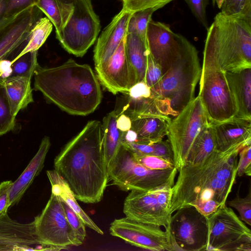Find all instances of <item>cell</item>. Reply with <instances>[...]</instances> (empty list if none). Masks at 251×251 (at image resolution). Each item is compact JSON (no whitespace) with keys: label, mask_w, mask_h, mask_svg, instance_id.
<instances>
[{"label":"cell","mask_w":251,"mask_h":251,"mask_svg":"<svg viewBox=\"0 0 251 251\" xmlns=\"http://www.w3.org/2000/svg\"><path fill=\"white\" fill-rule=\"evenodd\" d=\"M102 138L101 123L90 121L54 159V170L86 203L100 201L109 180Z\"/></svg>","instance_id":"obj_1"},{"label":"cell","mask_w":251,"mask_h":251,"mask_svg":"<svg viewBox=\"0 0 251 251\" xmlns=\"http://www.w3.org/2000/svg\"><path fill=\"white\" fill-rule=\"evenodd\" d=\"M245 146L225 151L215 150L201 163L185 164L178 169L172 187L171 213L195 201H226L235 182L237 156Z\"/></svg>","instance_id":"obj_2"},{"label":"cell","mask_w":251,"mask_h":251,"mask_svg":"<svg viewBox=\"0 0 251 251\" xmlns=\"http://www.w3.org/2000/svg\"><path fill=\"white\" fill-rule=\"evenodd\" d=\"M34 75V89L69 114L87 115L101 102L100 83L89 65L70 59L57 67L39 65Z\"/></svg>","instance_id":"obj_3"},{"label":"cell","mask_w":251,"mask_h":251,"mask_svg":"<svg viewBox=\"0 0 251 251\" xmlns=\"http://www.w3.org/2000/svg\"><path fill=\"white\" fill-rule=\"evenodd\" d=\"M206 30L202 69L227 72L251 68V17L220 12Z\"/></svg>","instance_id":"obj_4"},{"label":"cell","mask_w":251,"mask_h":251,"mask_svg":"<svg viewBox=\"0 0 251 251\" xmlns=\"http://www.w3.org/2000/svg\"><path fill=\"white\" fill-rule=\"evenodd\" d=\"M201 72L198 50L188 40L170 69L150 88L162 114L176 117L195 98Z\"/></svg>","instance_id":"obj_5"},{"label":"cell","mask_w":251,"mask_h":251,"mask_svg":"<svg viewBox=\"0 0 251 251\" xmlns=\"http://www.w3.org/2000/svg\"><path fill=\"white\" fill-rule=\"evenodd\" d=\"M109 180L123 191H147L173 186L177 173L176 167L151 170L139 164L129 149L122 144L107 167Z\"/></svg>","instance_id":"obj_6"},{"label":"cell","mask_w":251,"mask_h":251,"mask_svg":"<svg viewBox=\"0 0 251 251\" xmlns=\"http://www.w3.org/2000/svg\"><path fill=\"white\" fill-rule=\"evenodd\" d=\"M206 251L251 250V230L226 204L207 217Z\"/></svg>","instance_id":"obj_7"},{"label":"cell","mask_w":251,"mask_h":251,"mask_svg":"<svg viewBox=\"0 0 251 251\" xmlns=\"http://www.w3.org/2000/svg\"><path fill=\"white\" fill-rule=\"evenodd\" d=\"M74 11L60 34L56 38L69 53L82 57L95 42L100 22L92 0H73Z\"/></svg>","instance_id":"obj_8"},{"label":"cell","mask_w":251,"mask_h":251,"mask_svg":"<svg viewBox=\"0 0 251 251\" xmlns=\"http://www.w3.org/2000/svg\"><path fill=\"white\" fill-rule=\"evenodd\" d=\"M208 125V120L198 96L171 120L167 136L172 148L177 170L185 164L195 139Z\"/></svg>","instance_id":"obj_9"},{"label":"cell","mask_w":251,"mask_h":251,"mask_svg":"<svg viewBox=\"0 0 251 251\" xmlns=\"http://www.w3.org/2000/svg\"><path fill=\"white\" fill-rule=\"evenodd\" d=\"M172 187L167 186L147 191H131L124 202L126 217L166 228L172 215L170 211Z\"/></svg>","instance_id":"obj_10"},{"label":"cell","mask_w":251,"mask_h":251,"mask_svg":"<svg viewBox=\"0 0 251 251\" xmlns=\"http://www.w3.org/2000/svg\"><path fill=\"white\" fill-rule=\"evenodd\" d=\"M33 222L38 237L55 251L68 249L70 246H78L83 243L70 225L61 198L57 194L51 192L45 207Z\"/></svg>","instance_id":"obj_11"},{"label":"cell","mask_w":251,"mask_h":251,"mask_svg":"<svg viewBox=\"0 0 251 251\" xmlns=\"http://www.w3.org/2000/svg\"><path fill=\"white\" fill-rule=\"evenodd\" d=\"M198 96L208 122H222L236 115L237 108L226 76V72L202 69Z\"/></svg>","instance_id":"obj_12"},{"label":"cell","mask_w":251,"mask_h":251,"mask_svg":"<svg viewBox=\"0 0 251 251\" xmlns=\"http://www.w3.org/2000/svg\"><path fill=\"white\" fill-rule=\"evenodd\" d=\"M171 216L169 228L174 251H206L207 217L194 206L187 205Z\"/></svg>","instance_id":"obj_13"},{"label":"cell","mask_w":251,"mask_h":251,"mask_svg":"<svg viewBox=\"0 0 251 251\" xmlns=\"http://www.w3.org/2000/svg\"><path fill=\"white\" fill-rule=\"evenodd\" d=\"M169 226L164 231L160 226L138 222L125 217L114 220L110 224L109 231L112 236L143 249L174 251Z\"/></svg>","instance_id":"obj_14"},{"label":"cell","mask_w":251,"mask_h":251,"mask_svg":"<svg viewBox=\"0 0 251 251\" xmlns=\"http://www.w3.org/2000/svg\"><path fill=\"white\" fill-rule=\"evenodd\" d=\"M187 41L172 30L168 24L152 19L148 24L146 42L149 52L161 67L163 75L179 56Z\"/></svg>","instance_id":"obj_15"},{"label":"cell","mask_w":251,"mask_h":251,"mask_svg":"<svg viewBox=\"0 0 251 251\" xmlns=\"http://www.w3.org/2000/svg\"><path fill=\"white\" fill-rule=\"evenodd\" d=\"M42 12L31 7L0 24V61L5 59L24 43H27L31 30L42 17Z\"/></svg>","instance_id":"obj_16"},{"label":"cell","mask_w":251,"mask_h":251,"mask_svg":"<svg viewBox=\"0 0 251 251\" xmlns=\"http://www.w3.org/2000/svg\"><path fill=\"white\" fill-rule=\"evenodd\" d=\"M53 250L38 237L33 221L21 223L8 214L0 218V251Z\"/></svg>","instance_id":"obj_17"},{"label":"cell","mask_w":251,"mask_h":251,"mask_svg":"<svg viewBox=\"0 0 251 251\" xmlns=\"http://www.w3.org/2000/svg\"><path fill=\"white\" fill-rule=\"evenodd\" d=\"M125 38L106 62L95 66L100 82L115 95L118 93L126 94L131 87L130 70L125 51Z\"/></svg>","instance_id":"obj_18"},{"label":"cell","mask_w":251,"mask_h":251,"mask_svg":"<svg viewBox=\"0 0 251 251\" xmlns=\"http://www.w3.org/2000/svg\"><path fill=\"white\" fill-rule=\"evenodd\" d=\"M208 124L218 151H225L238 146L251 144V120L233 117Z\"/></svg>","instance_id":"obj_19"},{"label":"cell","mask_w":251,"mask_h":251,"mask_svg":"<svg viewBox=\"0 0 251 251\" xmlns=\"http://www.w3.org/2000/svg\"><path fill=\"white\" fill-rule=\"evenodd\" d=\"M132 13L122 7L102 30L94 50L95 66L106 62L116 51L127 34V25Z\"/></svg>","instance_id":"obj_20"},{"label":"cell","mask_w":251,"mask_h":251,"mask_svg":"<svg viewBox=\"0 0 251 251\" xmlns=\"http://www.w3.org/2000/svg\"><path fill=\"white\" fill-rule=\"evenodd\" d=\"M50 146V138L45 136L42 140L37 153L21 175L12 182L9 191L10 206L20 201L35 178L42 171Z\"/></svg>","instance_id":"obj_21"},{"label":"cell","mask_w":251,"mask_h":251,"mask_svg":"<svg viewBox=\"0 0 251 251\" xmlns=\"http://www.w3.org/2000/svg\"><path fill=\"white\" fill-rule=\"evenodd\" d=\"M131 119V128L136 134L135 142L151 145L167 135L171 118L162 114L136 117Z\"/></svg>","instance_id":"obj_22"},{"label":"cell","mask_w":251,"mask_h":251,"mask_svg":"<svg viewBox=\"0 0 251 251\" xmlns=\"http://www.w3.org/2000/svg\"><path fill=\"white\" fill-rule=\"evenodd\" d=\"M237 112L234 117L251 120V68L226 72Z\"/></svg>","instance_id":"obj_23"},{"label":"cell","mask_w":251,"mask_h":251,"mask_svg":"<svg viewBox=\"0 0 251 251\" xmlns=\"http://www.w3.org/2000/svg\"><path fill=\"white\" fill-rule=\"evenodd\" d=\"M125 51L129 67L132 87L144 81L149 54L147 42L136 33H127Z\"/></svg>","instance_id":"obj_24"},{"label":"cell","mask_w":251,"mask_h":251,"mask_svg":"<svg viewBox=\"0 0 251 251\" xmlns=\"http://www.w3.org/2000/svg\"><path fill=\"white\" fill-rule=\"evenodd\" d=\"M31 78L25 76L7 77L2 79L13 115L33 102Z\"/></svg>","instance_id":"obj_25"},{"label":"cell","mask_w":251,"mask_h":251,"mask_svg":"<svg viewBox=\"0 0 251 251\" xmlns=\"http://www.w3.org/2000/svg\"><path fill=\"white\" fill-rule=\"evenodd\" d=\"M47 174L51 184V192L59 195L79 216L85 226L103 235V231L79 205L69 185L59 174L53 170L47 171Z\"/></svg>","instance_id":"obj_26"},{"label":"cell","mask_w":251,"mask_h":251,"mask_svg":"<svg viewBox=\"0 0 251 251\" xmlns=\"http://www.w3.org/2000/svg\"><path fill=\"white\" fill-rule=\"evenodd\" d=\"M117 116L115 111L110 112L104 117L102 124V148L107 167L123 141L124 132L117 126Z\"/></svg>","instance_id":"obj_27"},{"label":"cell","mask_w":251,"mask_h":251,"mask_svg":"<svg viewBox=\"0 0 251 251\" xmlns=\"http://www.w3.org/2000/svg\"><path fill=\"white\" fill-rule=\"evenodd\" d=\"M215 150L213 133L208 124L195 139L187 154L185 164L200 163Z\"/></svg>","instance_id":"obj_28"},{"label":"cell","mask_w":251,"mask_h":251,"mask_svg":"<svg viewBox=\"0 0 251 251\" xmlns=\"http://www.w3.org/2000/svg\"><path fill=\"white\" fill-rule=\"evenodd\" d=\"M126 95H127L126 101L120 113L127 115L130 119L143 115L161 114L152 95L131 97Z\"/></svg>","instance_id":"obj_29"},{"label":"cell","mask_w":251,"mask_h":251,"mask_svg":"<svg viewBox=\"0 0 251 251\" xmlns=\"http://www.w3.org/2000/svg\"><path fill=\"white\" fill-rule=\"evenodd\" d=\"M53 24L47 17H41L33 26L28 42L17 56L28 52L38 50L44 44L52 30Z\"/></svg>","instance_id":"obj_30"},{"label":"cell","mask_w":251,"mask_h":251,"mask_svg":"<svg viewBox=\"0 0 251 251\" xmlns=\"http://www.w3.org/2000/svg\"><path fill=\"white\" fill-rule=\"evenodd\" d=\"M37 54L38 50H36L28 51L15 57L9 64L7 77L25 76L32 78L39 66Z\"/></svg>","instance_id":"obj_31"},{"label":"cell","mask_w":251,"mask_h":251,"mask_svg":"<svg viewBox=\"0 0 251 251\" xmlns=\"http://www.w3.org/2000/svg\"><path fill=\"white\" fill-rule=\"evenodd\" d=\"M155 11L150 8L133 12L128 21L127 33H136L146 41L148 25Z\"/></svg>","instance_id":"obj_32"},{"label":"cell","mask_w":251,"mask_h":251,"mask_svg":"<svg viewBox=\"0 0 251 251\" xmlns=\"http://www.w3.org/2000/svg\"><path fill=\"white\" fill-rule=\"evenodd\" d=\"M16 116L13 115L5 86L0 79V136L12 130Z\"/></svg>","instance_id":"obj_33"},{"label":"cell","mask_w":251,"mask_h":251,"mask_svg":"<svg viewBox=\"0 0 251 251\" xmlns=\"http://www.w3.org/2000/svg\"><path fill=\"white\" fill-rule=\"evenodd\" d=\"M36 6L50 21L55 28L56 37L63 29L62 16L55 0H39Z\"/></svg>","instance_id":"obj_34"},{"label":"cell","mask_w":251,"mask_h":251,"mask_svg":"<svg viewBox=\"0 0 251 251\" xmlns=\"http://www.w3.org/2000/svg\"><path fill=\"white\" fill-rule=\"evenodd\" d=\"M221 12L227 15L251 17V0H223Z\"/></svg>","instance_id":"obj_35"},{"label":"cell","mask_w":251,"mask_h":251,"mask_svg":"<svg viewBox=\"0 0 251 251\" xmlns=\"http://www.w3.org/2000/svg\"><path fill=\"white\" fill-rule=\"evenodd\" d=\"M229 206L234 208L239 213L240 219L249 226L251 225V191L244 198L239 196V192L236 197L228 202Z\"/></svg>","instance_id":"obj_36"},{"label":"cell","mask_w":251,"mask_h":251,"mask_svg":"<svg viewBox=\"0 0 251 251\" xmlns=\"http://www.w3.org/2000/svg\"><path fill=\"white\" fill-rule=\"evenodd\" d=\"M123 8L133 13L137 11L153 8L156 10L161 8L173 0H121Z\"/></svg>","instance_id":"obj_37"},{"label":"cell","mask_w":251,"mask_h":251,"mask_svg":"<svg viewBox=\"0 0 251 251\" xmlns=\"http://www.w3.org/2000/svg\"><path fill=\"white\" fill-rule=\"evenodd\" d=\"M67 220L80 240L83 242L86 236L85 225L79 216L61 198Z\"/></svg>","instance_id":"obj_38"},{"label":"cell","mask_w":251,"mask_h":251,"mask_svg":"<svg viewBox=\"0 0 251 251\" xmlns=\"http://www.w3.org/2000/svg\"><path fill=\"white\" fill-rule=\"evenodd\" d=\"M133 155L137 162L150 169L165 170L175 167L174 163L154 155Z\"/></svg>","instance_id":"obj_39"},{"label":"cell","mask_w":251,"mask_h":251,"mask_svg":"<svg viewBox=\"0 0 251 251\" xmlns=\"http://www.w3.org/2000/svg\"><path fill=\"white\" fill-rule=\"evenodd\" d=\"M197 21L207 30L208 23L206 15V8L208 0H184Z\"/></svg>","instance_id":"obj_40"},{"label":"cell","mask_w":251,"mask_h":251,"mask_svg":"<svg viewBox=\"0 0 251 251\" xmlns=\"http://www.w3.org/2000/svg\"><path fill=\"white\" fill-rule=\"evenodd\" d=\"M39 0H7L4 19L13 17L26 9L36 6Z\"/></svg>","instance_id":"obj_41"},{"label":"cell","mask_w":251,"mask_h":251,"mask_svg":"<svg viewBox=\"0 0 251 251\" xmlns=\"http://www.w3.org/2000/svg\"><path fill=\"white\" fill-rule=\"evenodd\" d=\"M163 75L161 67L154 61L149 52L144 82L151 88L158 82Z\"/></svg>","instance_id":"obj_42"},{"label":"cell","mask_w":251,"mask_h":251,"mask_svg":"<svg viewBox=\"0 0 251 251\" xmlns=\"http://www.w3.org/2000/svg\"><path fill=\"white\" fill-rule=\"evenodd\" d=\"M237 175L242 176H251V144L244 147L239 151Z\"/></svg>","instance_id":"obj_43"},{"label":"cell","mask_w":251,"mask_h":251,"mask_svg":"<svg viewBox=\"0 0 251 251\" xmlns=\"http://www.w3.org/2000/svg\"><path fill=\"white\" fill-rule=\"evenodd\" d=\"M151 146L153 148L152 155L161 157L174 164L173 151L168 140H160L151 144Z\"/></svg>","instance_id":"obj_44"},{"label":"cell","mask_w":251,"mask_h":251,"mask_svg":"<svg viewBox=\"0 0 251 251\" xmlns=\"http://www.w3.org/2000/svg\"><path fill=\"white\" fill-rule=\"evenodd\" d=\"M12 182L11 180H6L0 184V218L8 214L10 207L9 191Z\"/></svg>","instance_id":"obj_45"},{"label":"cell","mask_w":251,"mask_h":251,"mask_svg":"<svg viewBox=\"0 0 251 251\" xmlns=\"http://www.w3.org/2000/svg\"><path fill=\"white\" fill-rule=\"evenodd\" d=\"M122 144L127 147L135 155H152L153 153L151 145L141 144L135 142H123Z\"/></svg>","instance_id":"obj_46"},{"label":"cell","mask_w":251,"mask_h":251,"mask_svg":"<svg viewBox=\"0 0 251 251\" xmlns=\"http://www.w3.org/2000/svg\"><path fill=\"white\" fill-rule=\"evenodd\" d=\"M131 125V119L128 116L123 113L118 114L117 126L120 130L124 132H126L130 129Z\"/></svg>","instance_id":"obj_47"},{"label":"cell","mask_w":251,"mask_h":251,"mask_svg":"<svg viewBox=\"0 0 251 251\" xmlns=\"http://www.w3.org/2000/svg\"><path fill=\"white\" fill-rule=\"evenodd\" d=\"M7 0H0V24L4 20Z\"/></svg>","instance_id":"obj_48"},{"label":"cell","mask_w":251,"mask_h":251,"mask_svg":"<svg viewBox=\"0 0 251 251\" xmlns=\"http://www.w3.org/2000/svg\"><path fill=\"white\" fill-rule=\"evenodd\" d=\"M223 0H212V4L214 6L216 5L220 9Z\"/></svg>","instance_id":"obj_49"}]
</instances>
